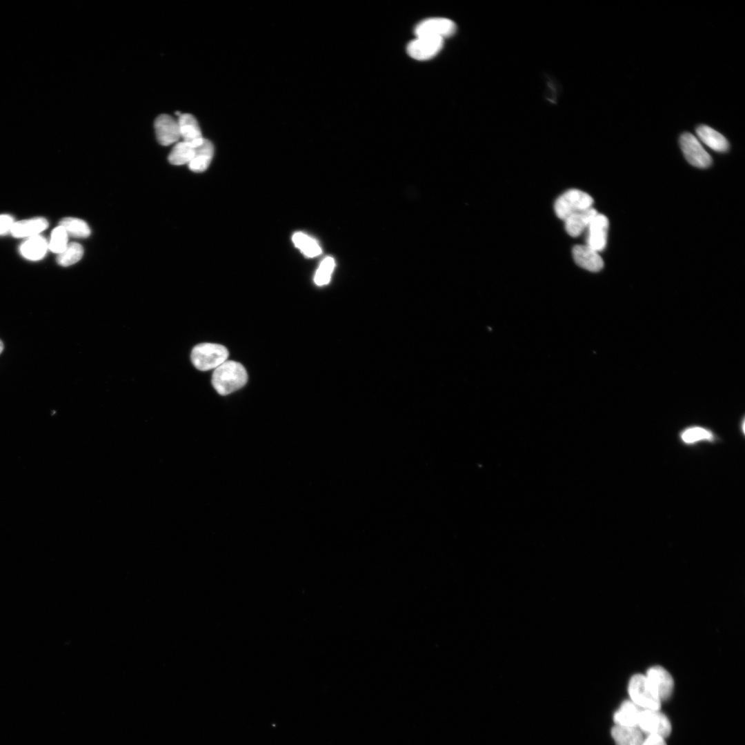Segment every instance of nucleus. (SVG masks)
<instances>
[{"mask_svg": "<svg viewBox=\"0 0 745 745\" xmlns=\"http://www.w3.org/2000/svg\"><path fill=\"white\" fill-rule=\"evenodd\" d=\"M248 375L245 368L234 361H226L215 369L212 376V384L221 395H228L242 388L247 382Z\"/></svg>", "mask_w": 745, "mask_h": 745, "instance_id": "nucleus-1", "label": "nucleus"}, {"mask_svg": "<svg viewBox=\"0 0 745 745\" xmlns=\"http://www.w3.org/2000/svg\"><path fill=\"white\" fill-rule=\"evenodd\" d=\"M227 348L218 344L201 343L195 346L191 352V361L195 367L202 371L215 369L227 360Z\"/></svg>", "mask_w": 745, "mask_h": 745, "instance_id": "nucleus-2", "label": "nucleus"}, {"mask_svg": "<svg viewBox=\"0 0 745 745\" xmlns=\"http://www.w3.org/2000/svg\"><path fill=\"white\" fill-rule=\"evenodd\" d=\"M628 693L631 701L638 707L659 711L661 700L646 675L636 674L630 679Z\"/></svg>", "mask_w": 745, "mask_h": 745, "instance_id": "nucleus-3", "label": "nucleus"}, {"mask_svg": "<svg viewBox=\"0 0 745 745\" xmlns=\"http://www.w3.org/2000/svg\"><path fill=\"white\" fill-rule=\"evenodd\" d=\"M593 199L585 192L572 189L562 194L556 200L554 209L557 216L565 220L573 214L592 208Z\"/></svg>", "mask_w": 745, "mask_h": 745, "instance_id": "nucleus-4", "label": "nucleus"}, {"mask_svg": "<svg viewBox=\"0 0 745 745\" xmlns=\"http://www.w3.org/2000/svg\"><path fill=\"white\" fill-rule=\"evenodd\" d=\"M679 144L685 158L692 166L706 168L711 164V157L691 133H683L679 138Z\"/></svg>", "mask_w": 745, "mask_h": 745, "instance_id": "nucleus-5", "label": "nucleus"}, {"mask_svg": "<svg viewBox=\"0 0 745 745\" xmlns=\"http://www.w3.org/2000/svg\"><path fill=\"white\" fill-rule=\"evenodd\" d=\"M638 727L642 733L657 735L664 738L667 737L671 732V725L668 717L656 710L641 711Z\"/></svg>", "mask_w": 745, "mask_h": 745, "instance_id": "nucleus-6", "label": "nucleus"}, {"mask_svg": "<svg viewBox=\"0 0 745 745\" xmlns=\"http://www.w3.org/2000/svg\"><path fill=\"white\" fill-rule=\"evenodd\" d=\"M457 30L456 24L447 18L436 17L425 19L415 27L416 37H430L443 39L453 35Z\"/></svg>", "mask_w": 745, "mask_h": 745, "instance_id": "nucleus-7", "label": "nucleus"}, {"mask_svg": "<svg viewBox=\"0 0 745 745\" xmlns=\"http://www.w3.org/2000/svg\"><path fill=\"white\" fill-rule=\"evenodd\" d=\"M444 39L430 37H416L407 46L408 54L417 60L435 57L442 48Z\"/></svg>", "mask_w": 745, "mask_h": 745, "instance_id": "nucleus-8", "label": "nucleus"}, {"mask_svg": "<svg viewBox=\"0 0 745 745\" xmlns=\"http://www.w3.org/2000/svg\"><path fill=\"white\" fill-rule=\"evenodd\" d=\"M608 225V218L605 215L597 212L587 227L586 245L597 252L604 250L607 241Z\"/></svg>", "mask_w": 745, "mask_h": 745, "instance_id": "nucleus-9", "label": "nucleus"}, {"mask_svg": "<svg viewBox=\"0 0 745 745\" xmlns=\"http://www.w3.org/2000/svg\"><path fill=\"white\" fill-rule=\"evenodd\" d=\"M646 677L655 689L661 701L666 700L672 694L674 682L670 673L664 668L655 666L647 670Z\"/></svg>", "mask_w": 745, "mask_h": 745, "instance_id": "nucleus-10", "label": "nucleus"}, {"mask_svg": "<svg viewBox=\"0 0 745 745\" xmlns=\"http://www.w3.org/2000/svg\"><path fill=\"white\" fill-rule=\"evenodd\" d=\"M157 139L163 146L176 143L180 137L178 121L168 115H161L155 121Z\"/></svg>", "mask_w": 745, "mask_h": 745, "instance_id": "nucleus-11", "label": "nucleus"}, {"mask_svg": "<svg viewBox=\"0 0 745 745\" xmlns=\"http://www.w3.org/2000/svg\"><path fill=\"white\" fill-rule=\"evenodd\" d=\"M575 263L590 272H598L604 267V261L598 252L588 245H577L573 249Z\"/></svg>", "mask_w": 745, "mask_h": 745, "instance_id": "nucleus-12", "label": "nucleus"}, {"mask_svg": "<svg viewBox=\"0 0 745 745\" xmlns=\"http://www.w3.org/2000/svg\"><path fill=\"white\" fill-rule=\"evenodd\" d=\"M177 121L180 137L183 138V141L189 143L193 148L199 146L204 138L195 117L188 113L181 114Z\"/></svg>", "mask_w": 745, "mask_h": 745, "instance_id": "nucleus-13", "label": "nucleus"}, {"mask_svg": "<svg viewBox=\"0 0 745 745\" xmlns=\"http://www.w3.org/2000/svg\"><path fill=\"white\" fill-rule=\"evenodd\" d=\"M597 213V210L590 208L573 214L564 220L565 229L571 237H577L587 228L591 219Z\"/></svg>", "mask_w": 745, "mask_h": 745, "instance_id": "nucleus-14", "label": "nucleus"}, {"mask_svg": "<svg viewBox=\"0 0 745 745\" xmlns=\"http://www.w3.org/2000/svg\"><path fill=\"white\" fill-rule=\"evenodd\" d=\"M48 226V222L45 218L35 217L14 222L10 232L15 237H31L39 235Z\"/></svg>", "mask_w": 745, "mask_h": 745, "instance_id": "nucleus-15", "label": "nucleus"}, {"mask_svg": "<svg viewBox=\"0 0 745 745\" xmlns=\"http://www.w3.org/2000/svg\"><path fill=\"white\" fill-rule=\"evenodd\" d=\"M213 154L214 147L212 143L209 140L204 139L199 146L195 148L193 156L188 163L189 168L196 172L206 170L210 165Z\"/></svg>", "mask_w": 745, "mask_h": 745, "instance_id": "nucleus-16", "label": "nucleus"}, {"mask_svg": "<svg viewBox=\"0 0 745 745\" xmlns=\"http://www.w3.org/2000/svg\"><path fill=\"white\" fill-rule=\"evenodd\" d=\"M696 132L699 139L713 150L722 152L728 150L729 143L727 139L713 128L701 125L697 128Z\"/></svg>", "mask_w": 745, "mask_h": 745, "instance_id": "nucleus-17", "label": "nucleus"}, {"mask_svg": "<svg viewBox=\"0 0 745 745\" xmlns=\"http://www.w3.org/2000/svg\"><path fill=\"white\" fill-rule=\"evenodd\" d=\"M48 248V242L40 235L28 237L23 242L19 251L21 255L29 260H39L43 258Z\"/></svg>", "mask_w": 745, "mask_h": 745, "instance_id": "nucleus-18", "label": "nucleus"}, {"mask_svg": "<svg viewBox=\"0 0 745 745\" xmlns=\"http://www.w3.org/2000/svg\"><path fill=\"white\" fill-rule=\"evenodd\" d=\"M611 735L616 745H641L644 735L638 727L615 725Z\"/></svg>", "mask_w": 745, "mask_h": 745, "instance_id": "nucleus-19", "label": "nucleus"}, {"mask_svg": "<svg viewBox=\"0 0 745 745\" xmlns=\"http://www.w3.org/2000/svg\"><path fill=\"white\" fill-rule=\"evenodd\" d=\"M641 710L632 701H624L620 708L614 714L613 719L616 725L638 727Z\"/></svg>", "mask_w": 745, "mask_h": 745, "instance_id": "nucleus-20", "label": "nucleus"}, {"mask_svg": "<svg viewBox=\"0 0 745 745\" xmlns=\"http://www.w3.org/2000/svg\"><path fill=\"white\" fill-rule=\"evenodd\" d=\"M194 149L188 142H178L169 154L168 161L170 163L178 166L188 163L193 156Z\"/></svg>", "mask_w": 745, "mask_h": 745, "instance_id": "nucleus-21", "label": "nucleus"}, {"mask_svg": "<svg viewBox=\"0 0 745 745\" xmlns=\"http://www.w3.org/2000/svg\"><path fill=\"white\" fill-rule=\"evenodd\" d=\"M292 241L303 254L308 257H314L321 252L318 243L308 235L302 232H296L292 236Z\"/></svg>", "mask_w": 745, "mask_h": 745, "instance_id": "nucleus-22", "label": "nucleus"}, {"mask_svg": "<svg viewBox=\"0 0 745 745\" xmlns=\"http://www.w3.org/2000/svg\"><path fill=\"white\" fill-rule=\"evenodd\" d=\"M59 225L65 229L68 235L74 237L85 238L90 234V229L87 223L78 218H63L61 220Z\"/></svg>", "mask_w": 745, "mask_h": 745, "instance_id": "nucleus-23", "label": "nucleus"}, {"mask_svg": "<svg viewBox=\"0 0 745 745\" xmlns=\"http://www.w3.org/2000/svg\"><path fill=\"white\" fill-rule=\"evenodd\" d=\"M83 254L81 245L72 242L68 244L66 249L57 257V263L62 266H68L79 261Z\"/></svg>", "mask_w": 745, "mask_h": 745, "instance_id": "nucleus-24", "label": "nucleus"}, {"mask_svg": "<svg viewBox=\"0 0 745 745\" xmlns=\"http://www.w3.org/2000/svg\"><path fill=\"white\" fill-rule=\"evenodd\" d=\"M68 235L65 229L59 225L52 231L50 239L48 242V248L52 252L59 255L68 245Z\"/></svg>", "mask_w": 745, "mask_h": 745, "instance_id": "nucleus-25", "label": "nucleus"}, {"mask_svg": "<svg viewBox=\"0 0 745 745\" xmlns=\"http://www.w3.org/2000/svg\"><path fill=\"white\" fill-rule=\"evenodd\" d=\"M713 437L711 431L698 426L688 428L681 433V439L686 444H693L703 440L711 441Z\"/></svg>", "mask_w": 745, "mask_h": 745, "instance_id": "nucleus-26", "label": "nucleus"}, {"mask_svg": "<svg viewBox=\"0 0 745 745\" xmlns=\"http://www.w3.org/2000/svg\"><path fill=\"white\" fill-rule=\"evenodd\" d=\"M335 268V261L332 257L325 258L320 264L318 269L317 270L314 281L317 286H323L327 284L331 277V274Z\"/></svg>", "mask_w": 745, "mask_h": 745, "instance_id": "nucleus-27", "label": "nucleus"}, {"mask_svg": "<svg viewBox=\"0 0 745 745\" xmlns=\"http://www.w3.org/2000/svg\"><path fill=\"white\" fill-rule=\"evenodd\" d=\"M14 223V219L8 215H0V235H5L11 231Z\"/></svg>", "mask_w": 745, "mask_h": 745, "instance_id": "nucleus-28", "label": "nucleus"}, {"mask_svg": "<svg viewBox=\"0 0 745 745\" xmlns=\"http://www.w3.org/2000/svg\"><path fill=\"white\" fill-rule=\"evenodd\" d=\"M641 745H666L664 738L657 735H647Z\"/></svg>", "mask_w": 745, "mask_h": 745, "instance_id": "nucleus-29", "label": "nucleus"}, {"mask_svg": "<svg viewBox=\"0 0 745 745\" xmlns=\"http://www.w3.org/2000/svg\"><path fill=\"white\" fill-rule=\"evenodd\" d=\"M3 342L0 340V354L3 351Z\"/></svg>", "mask_w": 745, "mask_h": 745, "instance_id": "nucleus-30", "label": "nucleus"}]
</instances>
